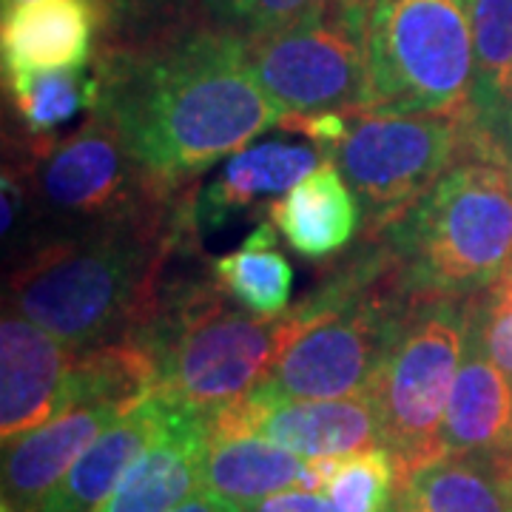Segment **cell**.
I'll use <instances>...</instances> for the list:
<instances>
[{
  "label": "cell",
  "instance_id": "8fae6325",
  "mask_svg": "<svg viewBox=\"0 0 512 512\" xmlns=\"http://www.w3.org/2000/svg\"><path fill=\"white\" fill-rule=\"evenodd\" d=\"M77 350L26 319L0 322V433L12 441L72 410L77 402Z\"/></svg>",
  "mask_w": 512,
  "mask_h": 512
},
{
  "label": "cell",
  "instance_id": "8992f818",
  "mask_svg": "<svg viewBox=\"0 0 512 512\" xmlns=\"http://www.w3.org/2000/svg\"><path fill=\"white\" fill-rule=\"evenodd\" d=\"M473 296L419 299L373 384V402L399 476L447 456L441 424L473 325Z\"/></svg>",
  "mask_w": 512,
  "mask_h": 512
},
{
  "label": "cell",
  "instance_id": "7402d4cb",
  "mask_svg": "<svg viewBox=\"0 0 512 512\" xmlns=\"http://www.w3.org/2000/svg\"><path fill=\"white\" fill-rule=\"evenodd\" d=\"M15 117L32 143H49L57 128L100 103V77L86 66L3 69Z\"/></svg>",
  "mask_w": 512,
  "mask_h": 512
},
{
  "label": "cell",
  "instance_id": "5b68a950",
  "mask_svg": "<svg viewBox=\"0 0 512 512\" xmlns=\"http://www.w3.org/2000/svg\"><path fill=\"white\" fill-rule=\"evenodd\" d=\"M476 40L470 0H379L367 23L370 114L470 120Z\"/></svg>",
  "mask_w": 512,
  "mask_h": 512
},
{
  "label": "cell",
  "instance_id": "4fadbf2b",
  "mask_svg": "<svg viewBox=\"0 0 512 512\" xmlns=\"http://www.w3.org/2000/svg\"><path fill=\"white\" fill-rule=\"evenodd\" d=\"M208 413L174 402L163 433L148 444L114 493L94 512H171L202 490V464L208 456Z\"/></svg>",
  "mask_w": 512,
  "mask_h": 512
},
{
  "label": "cell",
  "instance_id": "f1b7e54d",
  "mask_svg": "<svg viewBox=\"0 0 512 512\" xmlns=\"http://www.w3.org/2000/svg\"><path fill=\"white\" fill-rule=\"evenodd\" d=\"M171 512H245L239 504L222 498L217 493H208V490H197L191 498H185L183 504H177Z\"/></svg>",
  "mask_w": 512,
  "mask_h": 512
},
{
  "label": "cell",
  "instance_id": "d4e9b609",
  "mask_svg": "<svg viewBox=\"0 0 512 512\" xmlns=\"http://www.w3.org/2000/svg\"><path fill=\"white\" fill-rule=\"evenodd\" d=\"M322 0H214V9L239 37L282 29L316 9Z\"/></svg>",
  "mask_w": 512,
  "mask_h": 512
},
{
  "label": "cell",
  "instance_id": "cb8c5ba5",
  "mask_svg": "<svg viewBox=\"0 0 512 512\" xmlns=\"http://www.w3.org/2000/svg\"><path fill=\"white\" fill-rule=\"evenodd\" d=\"M399 467L387 447L342 456L325 484L336 512H393L399 495Z\"/></svg>",
  "mask_w": 512,
  "mask_h": 512
},
{
  "label": "cell",
  "instance_id": "4dcf8cb0",
  "mask_svg": "<svg viewBox=\"0 0 512 512\" xmlns=\"http://www.w3.org/2000/svg\"><path fill=\"white\" fill-rule=\"evenodd\" d=\"M0 512H12V510H9V507H6V504H3V507H0Z\"/></svg>",
  "mask_w": 512,
  "mask_h": 512
},
{
  "label": "cell",
  "instance_id": "4316f807",
  "mask_svg": "<svg viewBox=\"0 0 512 512\" xmlns=\"http://www.w3.org/2000/svg\"><path fill=\"white\" fill-rule=\"evenodd\" d=\"M183 0H103L106 18L117 23H146L177 9Z\"/></svg>",
  "mask_w": 512,
  "mask_h": 512
},
{
  "label": "cell",
  "instance_id": "6da1fadb",
  "mask_svg": "<svg viewBox=\"0 0 512 512\" xmlns=\"http://www.w3.org/2000/svg\"><path fill=\"white\" fill-rule=\"evenodd\" d=\"M100 109L137 163L168 191L279 126L282 109L256 83L237 32L194 29L97 66Z\"/></svg>",
  "mask_w": 512,
  "mask_h": 512
},
{
  "label": "cell",
  "instance_id": "1f68e13d",
  "mask_svg": "<svg viewBox=\"0 0 512 512\" xmlns=\"http://www.w3.org/2000/svg\"><path fill=\"white\" fill-rule=\"evenodd\" d=\"M510 276H512V268H510Z\"/></svg>",
  "mask_w": 512,
  "mask_h": 512
},
{
  "label": "cell",
  "instance_id": "7c38bea8",
  "mask_svg": "<svg viewBox=\"0 0 512 512\" xmlns=\"http://www.w3.org/2000/svg\"><path fill=\"white\" fill-rule=\"evenodd\" d=\"M126 413L131 407L117 402L74 404L18 439L3 441V504L12 512L35 510L86 447Z\"/></svg>",
  "mask_w": 512,
  "mask_h": 512
},
{
  "label": "cell",
  "instance_id": "f546056e",
  "mask_svg": "<svg viewBox=\"0 0 512 512\" xmlns=\"http://www.w3.org/2000/svg\"><path fill=\"white\" fill-rule=\"evenodd\" d=\"M20 3H29V0H3V12L12 9V6H20Z\"/></svg>",
  "mask_w": 512,
  "mask_h": 512
},
{
  "label": "cell",
  "instance_id": "7a4b0ae2",
  "mask_svg": "<svg viewBox=\"0 0 512 512\" xmlns=\"http://www.w3.org/2000/svg\"><path fill=\"white\" fill-rule=\"evenodd\" d=\"M194 228V205L180 194L140 217L37 242L9 279L15 311L74 350L120 342L148 319Z\"/></svg>",
  "mask_w": 512,
  "mask_h": 512
},
{
  "label": "cell",
  "instance_id": "5bb4252c",
  "mask_svg": "<svg viewBox=\"0 0 512 512\" xmlns=\"http://www.w3.org/2000/svg\"><path fill=\"white\" fill-rule=\"evenodd\" d=\"M174 402L148 396L109 430H103L72 464V470L40 498L32 512H94L120 484L128 467L143 456L148 444L163 433Z\"/></svg>",
  "mask_w": 512,
  "mask_h": 512
},
{
  "label": "cell",
  "instance_id": "ac0fdd59",
  "mask_svg": "<svg viewBox=\"0 0 512 512\" xmlns=\"http://www.w3.org/2000/svg\"><path fill=\"white\" fill-rule=\"evenodd\" d=\"M393 512H512V450L424 464L399 481Z\"/></svg>",
  "mask_w": 512,
  "mask_h": 512
},
{
  "label": "cell",
  "instance_id": "277c9868",
  "mask_svg": "<svg viewBox=\"0 0 512 512\" xmlns=\"http://www.w3.org/2000/svg\"><path fill=\"white\" fill-rule=\"evenodd\" d=\"M413 299H467L512 268V183L478 154L453 163L382 237Z\"/></svg>",
  "mask_w": 512,
  "mask_h": 512
},
{
  "label": "cell",
  "instance_id": "83f0119b",
  "mask_svg": "<svg viewBox=\"0 0 512 512\" xmlns=\"http://www.w3.org/2000/svg\"><path fill=\"white\" fill-rule=\"evenodd\" d=\"M467 146H470V154H478V157H487L493 163L504 165V171L510 174L512 183V120L501 128H495L493 134H487V137L467 134Z\"/></svg>",
  "mask_w": 512,
  "mask_h": 512
},
{
  "label": "cell",
  "instance_id": "44dd1931",
  "mask_svg": "<svg viewBox=\"0 0 512 512\" xmlns=\"http://www.w3.org/2000/svg\"><path fill=\"white\" fill-rule=\"evenodd\" d=\"M208 271L242 311L276 319L291 311L293 268L276 245L274 222H259L242 248L211 259Z\"/></svg>",
  "mask_w": 512,
  "mask_h": 512
},
{
  "label": "cell",
  "instance_id": "30bf717a",
  "mask_svg": "<svg viewBox=\"0 0 512 512\" xmlns=\"http://www.w3.org/2000/svg\"><path fill=\"white\" fill-rule=\"evenodd\" d=\"M208 433L211 439L259 436L302 458L353 456L382 447L373 393L348 399H291L268 379L208 413Z\"/></svg>",
  "mask_w": 512,
  "mask_h": 512
},
{
  "label": "cell",
  "instance_id": "603a6c76",
  "mask_svg": "<svg viewBox=\"0 0 512 512\" xmlns=\"http://www.w3.org/2000/svg\"><path fill=\"white\" fill-rule=\"evenodd\" d=\"M476 94L467 131L487 137L512 120V0H470Z\"/></svg>",
  "mask_w": 512,
  "mask_h": 512
},
{
  "label": "cell",
  "instance_id": "2e32d148",
  "mask_svg": "<svg viewBox=\"0 0 512 512\" xmlns=\"http://www.w3.org/2000/svg\"><path fill=\"white\" fill-rule=\"evenodd\" d=\"M441 444L447 456L512 450V382L487 356L473 325L444 407Z\"/></svg>",
  "mask_w": 512,
  "mask_h": 512
},
{
  "label": "cell",
  "instance_id": "9a60e30c",
  "mask_svg": "<svg viewBox=\"0 0 512 512\" xmlns=\"http://www.w3.org/2000/svg\"><path fill=\"white\" fill-rule=\"evenodd\" d=\"M103 0H29L3 12V69H69L86 66Z\"/></svg>",
  "mask_w": 512,
  "mask_h": 512
},
{
  "label": "cell",
  "instance_id": "484cf974",
  "mask_svg": "<svg viewBox=\"0 0 512 512\" xmlns=\"http://www.w3.org/2000/svg\"><path fill=\"white\" fill-rule=\"evenodd\" d=\"M245 512H336L328 495L313 493V490H282L256 501L254 507Z\"/></svg>",
  "mask_w": 512,
  "mask_h": 512
},
{
  "label": "cell",
  "instance_id": "d6986e66",
  "mask_svg": "<svg viewBox=\"0 0 512 512\" xmlns=\"http://www.w3.org/2000/svg\"><path fill=\"white\" fill-rule=\"evenodd\" d=\"M319 165L313 146L265 143L245 148L231 154L220 177L202 191L194 217L211 228H220L228 220H248V214L259 211V202L291 191Z\"/></svg>",
  "mask_w": 512,
  "mask_h": 512
},
{
  "label": "cell",
  "instance_id": "9c48e42d",
  "mask_svg": "<svg viewBox=\"0 0 512 512\" xmlns=\"http://www.w3.org/2000/svg\"><path fill=\"white\" fill-rule=\"evenodd\" d=\"M348 137L325 160L336 165L362 202L365 239L407 214L458 163L467 148V123L430 114L353 117Z\"/></svg>",
  "mask_w": 512,
  "mask_h": 512
},
{
  "label": "cell",
  "instance_id": "52a82bcc",
  "mask_svg": "<svg viewBox=\"0 0 512 512\" xmlns=\"http://www.w3.org/2000/svg\"><path fill=\"white\" fill-rule=\"evenodd\" d=\"M29 151V160L15 168L32 180L26 188L35 194L40 214L52 222L46 239L131 220L180 197V191L163 188L137 163L120 128L100 106L69 137L29 143Z\"/></svg>",
  "mask_w": 512,
  "mask_h": 512
},
{
  "label": "cell",
  "instance_id": "3957f363",
  "mask_svg": "<svg viewBox=\"0 0 512 512\" xmlns=\"http://www.w3.org/2000/svg\"><path fill=\"white\" fill-rule=\"evenodd\" d=\"M168 271V268H165ZM296 336V319L234 311L214 276L168 282L148 319L131 333L157 365L154 396L214 413L265 382Z\"/></svg>",
  "mask_w": 512,
  "mask_h": 512
},
{
  "label": "cell",
  "instance_id": "e0dca14e",
  "mask_svg": "<svg viewBox=\"0 0 512 512\" xmlns=\"http://www.w3.org/2000/svg\"><path fill=\"white\" fill-rule=\"evenodd\" d=\"M265 211L293 251L316 262L345 251L362 228V202L330 160Z\"/></svg>",
  "mask_w": 512,
  "mask_h": 512
},
{
  "label": "cell",
  "instance_id": "ba28073f",
  "mask_svg": "<svg viewBox=\"0 0 512 512\" xmlns=\"http://www.w3.org/2000/svg\"><path fill=\"white\" fill-rule=\"evenodd\" d=\"M370 18L322 0L282 29L245 37L256 83L282 114L339 111L362 117L367 106Z\"/></svg>",
  "mask_w": 512,
  "mask_h": 512
},
{
  "label": "cell",
  "instance_id": "ffe728a7",
  "mask_svg": "<svg viewBox=\"0 0 512 512\" xmlns=\"http://www.w3.org/2000/svg\"><path fill=\"white\" fill-rule=\"evenodd\" d=\"M313 490L319 481L311 461L259 436L211 439L202 464V490L239 504L242 510L282 490Z\"/></svg>",
  "mask_w": 512,
  "mask_h": 512
}]
</instances>
